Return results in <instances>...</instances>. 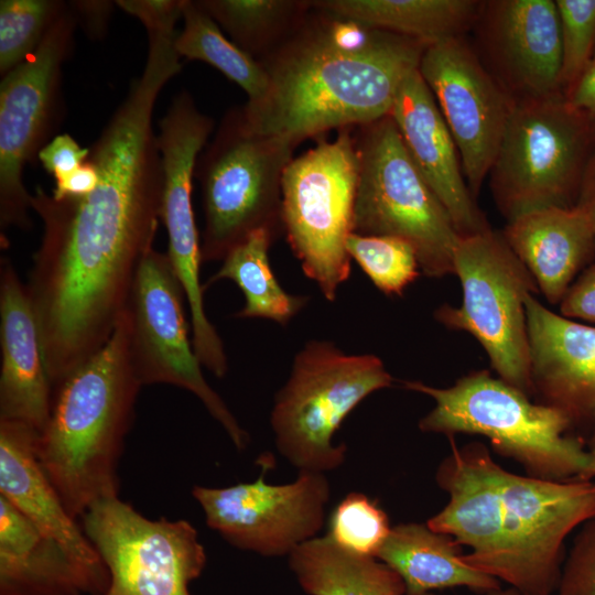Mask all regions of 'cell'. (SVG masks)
I'll list each match as a JSON object with an SVG mask.
<instances>
[{
	"instance_id": "1",
	"label": "cell",
	"mask_w": 595,
	"mask_h": 595,
	"mask_svg": "<svg viewBox=\"0 0 595 595\" xmlns=\"http://www.w3.org/2000/svg\"><path fill=\"white\" fill-rule=\"evenodd\" d=\"M163 87L150 73L131 82L89 148L99 174L89 194L56 199L42 187L32 194L43 234L25 284L53 388L108 342L153 248L161 162L152 118Z\"/></svg>"
},
{
	"instance_id": "2",
	"label": "cell",
	"mask_w": 595,
	"mask_h": 595,
	"mask_svg": "<svg viewBox=\"0 0 595 595\" xmlns=\"http://www.w3.org/2000/svg\"><path fill=\"white\" fill-rule=\"evenodd\" d=\"M426 46L312 3L298 30L259 62L268 87L239 108L244 123L298 145L390 116Z\"/></svg>"
},
{
	"instance_id": "3",
	"label": "cell",
	"mask_w": 595,
	"mask_h": 595,
	"mask_svg": "<svg viewBox=\"0 0 595 595\" xmlns=\"http://www.w3.org/2000/svg\"><path fill=\"white\" fill-rule=\"evenodd\" d=\"M440 463L448 502L426 524L470 552L463 561L521 595L555 593L569 534L595 517V482L548 480L502 468L473 442Z\"/></svg>"
},
{
	"instance_id": "4",
	"label": "cell",
	"mask_w": 595,
	"mask_h": 595,
	"mask_svg": "<svg viewBox=\"0 0 595 595\" xmlns=\"http://www.w3.org/2000/svg\"><path fill=\"white\" fill-rule=\"evenodd\" d=\"M141 387L125 311L108 342L54 388L37 436V458L76 520L95 501L119 496V459Z\"/></svg>"
},
{
	"instance_id": "5",
	"label": "cell",
	"mask_w": 595,
	"mask_h": 595,
	"mask_svg": "<svg viewBox=\"0 0 595 595\" xmlns=\"http://www.w3.org/2000/svg\"><path fill=\"white\" fill-rule=\"evenodd\" d=\"M435 407L419 422L422 432L478 434L500 455L518 462L529 476L566 482L593 479L583 443L566 434L572 425L559 409L533 403L521 390L488 370L473 371L448 388L405 381Z\"/></svg>"
},
{
	"instance_id": "6",
	"label": "cell",
	"mask_w": 595,
	"mask_h": 595,
	"mask_svg": "<svg viewBox=\"0 0 595 595\" xmlns=\"http://www.w3.org/2000/svg\"><path fill=\"white\" fill-rule=\"evenodd\" d=\"M595 158V125L563 93L515 99L489 172L496 205L510 221L576 205Z\"/></svg>"
},
{
	"instance_id": "7",
	"label": "cell",
	"mask_w": 595,
	"mask_h": 595,
	"mask_svg": "<svg viewBox=\"0 0 595 595\" xmlns=\"http://www.w3.org/2000/svg\"><path fill=\"white\" fill-rule=\"evenodd\" d=\"M296 147L247 129L239 108L226 112L195 169L204 210L202 261L223 260L258 229L283 232L282 177Z\"/></svg>"
},
{
	"instance_id": "8",
	"label": "cell",
	"mask_w": 595,
	"mask_h": 595,
	"mask_svg": "<svg viewBox=\"0 0 595 595\" xmlns=\"http://www.w3.org/2000/svg\"><path fill=\"white\" fill-rule=\"evenodd\" d=\"M392 381L375 355H348L331 342L309 340L274 397L270 425L277 450L299 472L340 467L347 446L334 443L335 433L365 398Z\"/></svg>"
},
{
	"instance_id": "9",
	"label": "cell",
	"mask_w": 595,
	"mask_h": 595,
	"mask_svg": "<svg viewBox=\"0 0 595 595\" xmlns=\"http://www.w3.org/2000/svg\"><path fill=\"white\" fill-rule=\"evenodd\" d=\"M354 137L359 172L353 232L408 241L426 277L454 273L462 237L411 160L392 118L354 127Z\"/></svg>"
},
{
	"instance_id": "10",
	"label": "cell",
	"mask_w": 595,
	"mask_h": 595,
	"mask_svg": "<svg viewBox=\"0 0 595 595\" xmlns=\"http://www.w3.org/2000/svg\"><path fill=\"white\" fill-rule=\"evenodd\" d=\"M354 128L293 158L282 177L283 232L304 274L327 301L350 275L347 240L358 185Z\"/></svg>"
},
{
	"instance_id": "11",
	"label": "cell",
	"mask_w": 595,
	"mask_h": 595,
	"mask_svg": "<svg viewBox=\"0 0 595 595\" xmlns=\"http://www.w3.org/2000/svg\"><path fill=\"white\" fill-rule=\"evenodd\" d=\"M461 281L459 307L444 304L435 318L450 329L473 335L500 379L533 394L524 299L539 291L532 274L507 244L489 229L462 237L454 253Z\"/></svg>"
},
{
	"instance_id": "12",
	"label": "cell",
	"mask_w": 595,
	"mask_h": 595,
	"mask_svg": "<svg viewBox=\"0 0 595 595\" xmlns=\"http://www.w3.org/2000/svg\"><path fill=\"white\" fill-rule=\"evenodd\" d=\"M214 130L188 91H178L159 121L162 219L169 239L167 256L181 282L191 314L193 346L202 366L223 378L228 370L224 344L204 307L199 269V235L192 204L198 156Z\"/></svg>"
},
{
	"instance_id": "13",
	"label": "cell",
	"mask_w": 595,
	"mask_h": 595,
	"mask_svg": "<svg viewBox=\"0 0 595 595\" xmlns=\"http://www.w3.org/2000/svg\"><path fill=\"white\" fill-rule=\"evenodd\" d=\"M184 300L183 286L167 253L148 250L138 266L126 306L136 374L142 386L167 383L192 392L236 448L245 450L249 434L202 372L190 337Z\"/></svg>"
},
{
	"instance_id": "14",
	"label": "cell",
	"mask_w": 595,
	"mask_h": 595,
	"mask_svg": "<svg viewBox=\"0 0 595 595\" xmlns=\"http://www.w3.org/2000/svg\"><path fill=\"white\" fill-rule=\"evenodd\" d=\"M77 22L68 4L35 52L1 76L0 229H29L30 194L24 167L53 138L61 119L63 64L74 47Z\"/></svg>"
},
{
	"instance_id": "15",
	"label": "cell",
	"mask_w": 595,
	"mask_h": 595,
	"mask_svg": "<svg viewBox=\"0 0 595 595\" xmlns=\"http://www.w3.org/2000/svg\"><path fill=\"white\" fill-rule=\"evenodd\" d=\"M80 527L110 574L106 595H191L206 552L183 519H149L119 496L91 504Z\"/></svg>"
},
{
	"instance_id": "16",
	"label": "cell",
	"mask_w": 595,
	"mask_h": 595,
	"mask_svg": "<svg viewBox=\"0 0 595 595\" xmlns=\"http://www.w3.org/2000/svg\"><path fill=\"white\" fill-rule=\"evenodd\" d=\"M268 467L263 465L255 482L194 486L192 496L206 524L232 547L268 558L289 556L322 530L331 486L324 473L307 470L292 483L268 484Z\"/></svg>"
},
{
	"instance_id": "17",
	"label": "cell",
	"mask_w": 595,
	"mask_h": 595,
	"mask_svg": "<svg viewBox=\"0 0 595 595\" xmlns=\"http://www.w3.org/2000/svg\"><path fill=\"white\" fill-rule=\"evenodd\" d=\"M418 69L451 131L475 197L489 175L515 99L464 36L426 46Z\"/></svg>"
},
{
	"instance_id": "18",
	"label": "cell",
	"mask_w": 595,
	"mask_h": 595,
	"mask_svg": "<svg viewBox=\"0 0 595 595\" xmlns=\"http://www.w3.org/2000/svg\"><path fill=\"white\" fill-rule=\"evenodd\" d=\"M483 40L493 73L513 99L562 93L561 34L555 1L498 0L484 2Z\"/></svg>"
},
{
	"instance_id": "19",
	"label": "cell",
	"mask_w": 595,
	"mask_h": 595,
	"mask_svg": "<svg viewBox=\"0 0 595 595\" xmlns=\"http://www.w3.org/2000/svg\"><path fill=\"white\" fill-rule=\"evenodd\" d=\"M390 117L411 160L447 210L459 236L491 229L465 182L455 141L418 68L403 80Z\"/></svg>"
},
{
	"instance_id": "20",
	"label": "cell",
	"mask_w": 595,
	"mask_h": 595,
	"mask_svg": "<svg viewBox=\"0 0 595 595\" xmlns=\"http://www.w3.org/2000/svg\"><path fill=\"white\" fill-rule=\"evenodd\" d=\"M533 393L573 423L595 420V326L524 299Z\"/></svg>"
},
{
	"instance_id": "21",
	"label": "cell",
	"mask_w": 595,
	"mask_h": 595,
	"mask_svg": "<svg viewBox=\"0 0 595 595\" xmlns=\"http://www.w3.org/2000/svg\"><path fill=\"white\" fill-rule=\"evenodd\" d=\"M0 420L40 433L51 414L53 386L26 284L8 258L0 267Z\"/></svg>"
},
{
	"instance_id": "22",
	"label": "cell",
	"mask_w": 595,
	"mask_h": 595,
	"mask_svg": "<svg viewBox=\"0 0 595 595\" xmlns=\"http://www.w3.org/2000/svg\"><path fill=\"white\" fill-rule=\"evenodd\" d=\"M110 574L43 534L0 496V595H106Z\"/></svg>"
},
{
	"instance_id": "23",
	"label": "cell",
	"mask_w": 595,
	"mask_h": 595,
	"mask_svg": "<svg viewBox=\"0 0 595 595\" xmlns=\"http://www.w3.org/2000/svg\"><path fill=\"white\" fill-rule=\"evenodd\" d=\"M502 235L551 304H560L581 270L595 256V232L578 205L523 214Z\"/></svg>"
},
{
	"instance_id": "24",
	"label": "cell",
	"mask_w": 595,
	"mask_h": 595,
	"mask_svg": "<svg viewBox=\"0 0 595 595\" xmlns=\"http://www.w3.org/2000/svg\"><path fill=\"white\" fill-rule=\"evenodd\" d=\"M37 436L25 423L0 420V496L75 556L106 566L44 472L36 454Z\"/></svg>"
},
{
	"instance_id": "25",
	"label": "cell",
	"mask_w": 595,
	"mask_h": 595,
	"mask_svg": "<svg viewBox=\"0 0 595 595\" xmlns=\"http://www.w3.org/2000/svg\"><path fill=\"white\" fill-rule=\"evenodd\" d=\"M462 545L426 523H401L391 531L376 558L402 578L407 593L415 595L447 587L488 593L500 582L466 564Z\"/></svg>"
},
{
	"instance_id": "26",
	"label": "cell",
	"mask_w": 595,
	"mask_h": 595,
	"mask_svg": "<svg viewBox=\"0 0 595 595\" xmlns=\"http://www.w3.org/2000/svg\"><path fill=\"white\" fill-rule=\"evenodd\" d=\"M337 15L432 45L464 36L478 21L483 3L474 0H312Z\"/></svg>"
},
{
	"instance_id": "27",
	"label": "cell",
	"mask_w": 595,
	"mask_h": 595,
	"mask_svg": "<svg viewBox=\"0 0 595 595\" xmlns=\"http://www.w3.org/2000/svg\"><path fill=\"white\" fill-rule=\"evenodd\" d=\"M289 566L309 595H405L400 575L379 559L347 550L328 534L315 537L289 556Z\"/></svg>"
},
{
	"instance_id": "28",
	"label": "cell",
	"mask_w": 595,
	"mask_h": 595,
	"mask_svg": "<svg viewBox=\"0 0 595 595\" xmlns=\"http://www.w3.org/2000/svg\"><path fill=\"white\" fill-rule=\"evenodd\" d=\"M274 239L275 236L267 229L250 234L226 255L204 290L219 280H230L245 296L244 307L237 317L288 324L306 305L309 298L290 294L278 282L269 260V248Z\"/></svg>"
},
{
	"instance_id": "29",
	"label": "cell",
	"mask_w": 595,
	"mask_h": 595,
	"mask_svg": "<svg viewBox=\"0 0 595 595\" xmlns=\"http://www.w3.org/2000/svg\"><path fill=\"white\" fill-rule=\"evenodd\" d=\"M228 39L260 62L303 23L311 0H197Z\"/></svg>"
},
{
	"instance_id": "30",
	"label": "cell",
	"mask_w": 595,
	"mask_h": 595,
	"mask_svg": "<svg viewBox=\"0 0 595 595\" xmlns=\"http://www.w3.org/2000/svg\"><path fill=\"white\" fill-rule=\"evenodd\" d=\"M182 20L183 29L174 40L181 58L215 67L245 90L248 101L266 93L268 76L262 65L231 42L197 0H183Z\"/></svg>"
},
{
	"instance_id": "31",
	"label": "cell",
	"mask_w": 595,
	"mask_h": 595,
	"mask_svg": "<svg viewBox=\"0 0 595 595\" xmlns=\"http://www.w3.org/2000/svg\"><path fill=\"white\" fill-rule=\"evenodd\" d=\"M66 7L60 0L0 1L1 76L35 52Z\"/></svg>"
},
{
	"instance_id": "32",
	"label": "cell",
	"mask_w": 595,
	"mask_h": 595,
	"mask_svg": "<svg viewBox=\"0 0 595 595\" xmlns=\"http://www.w3.org/2000/svg\"><path fill=\"white\" fill-rule=\"evenodd\" d=\"M346 247L350 258L386 295L401 296L420 274L414 248L401 238L353 232Z\"/></svg>"
},
{
	"instance_id": "33",
	"label": "cell",
	"mask_w": 595,
	"mask_h": 595,
	"mask_svg": "<svg viewBox=\"0 0 595 595\" xmlns=\"http://www.w3.org/2000/svg\"><path fill=\"white\" fill-rule=\"evenodd\" d=\"M390 531L389 518L378 502L354 491L335 507L327 534L347 550L376 558Z\"/></svg>"
},
{
	"instance_id": "34",
	"label": "cell",
	"mask_w": 595,
	"mask_h": 595,
	"mask_svg": "<svg viewBox=\"0 0 595 595\" xmlns=\"http://www.w3.org/2000/svg\"><path fill=\"white\" fill-rule=\"evenodd\" d=\"M561 34L560 88L567 96L589 68L595 53V0L555 1Z\"/></svg>"
},
{
	"instance_id": "35",
	"label": "cell",
	"mask_w": 595,
	"mask_h": 595,
	"mask_svg": "<svg viewBox=\"0 0 595 595\" xmlns=\"http://www.w3.org/2000/svg\"><path fill=\"white\" fill-rule=\"evenodd\" d=\"M555 595H595V517L582 526L563 562Z\"/></svg>"
},
{
	"instance_id": "36",
	"label": "cell",
	"mask_w": 595,
	"mask_h": 595,
	"mask_svg": "<svg viewBox=\"0 0 595 595\" xmlns=\"http://www.w3.org/2000/svg\"><path fill=\"white\" fill-rule=\"evenodd\" d=\"M127 14L138 19L149 32L176 33L175 25L183 17V0H118Z\"/></svg>"
},
{
	"instance_id": "37",
	"label": "cell",
	"mask_w": 595,
	"mask_h": 595,
	"mask_svg": "<svg viewBox=\"0 0 595 595\" xmlns=\"http://www.w3.org/2000/svg\"><path fill=\"white\" fill-rule=\"evenodd\" d=\"M89 152V148H82L69 133H61L41 149L37 160L56 180L83 165L88 160Z\"/></svg>"
},
{
	"instance_id": "38",
	"label": "cell",
	"mask_w": 595,
	"mask_h": 595,
	"mask_svg": "<svg viewBox=\"0 0 595 595\" xmlns=\"http://www.w3.org/2000/svg\"><path fill=\"white\" fill-rule=\"evenodd\" d=\"M561 315L595 323V262L574 280L560 302Z\"/></svg>"
},
{
	"instance_id": "39",
	"label": "cell",
	"mask_w": 595,
	"mask_h": 595,
	"mask_svg": "<svg viewBox=\"0 0 595 595\" xmlns=\"http://www.w3.org/2000/svg\"><path fill=\"white\" fill-rule=\"evenodd\" d=\"M79 25L91 40H100L107 32L108 22L116 6L113 1L79 0L67 2Z\"/></svg>"
},
{
	"instance_id": "40",
	"label": "cell",
	"mask_w": 595,
	"mask_h": 595,
	"mask_svg": "<svg viewBox=\"0 0 595 595\" xmlns=\"http://www.w3.org/2000/svg\"><path fill=\"white\" fill-rule=\"evenodd\" d=\"M96 166L87 160L73 172L55 180L51 195L56 199L79 198L89 194L98 184Z\"/></svg>"
},
{
	"instance_id": "41",
	"label": "cell",
	"mask_w": 595,
	"mask_h": 595,
	"mask_svg": "<svg viewBox=\"0 0 595 595\" xmlns=\"http://www.w3.org/2000/svg\"><path fill=\"white\" fill-rule=\"evenodd\" d=\"M566 97L574 106L585 111L595 125V64L589 66Z\"/></svg>"
},
{
	"instance_id": "42",
	"label": "cell",
	"mask_w": 595,
	"mask_h": 595,
	"mask_svg": "<svg viewBox=\"0 0 595 595\" xmlns=\"http://www.w3.org/2000/svg\"><path fill=\"white\" fill-rule=\"evenodd\" d=\"M576 205L581 206L589 216L595 232V158L591 162Z\"/></svg>"
},
{
	"instance_id": "43",
	"label": "cell",
	"mask_w": 595,
	"mask_h": 595,
	"mask_svg": "<svg viewBox=\"0 0 595 595\" xmlns=\"http://www.w3.org/2000/svg\"><path fill=\"white\" fill-rule=\"evenodd\" d=\"M593 424H594L593 433L591 436L589 445L587 447L589 462H591V468H589L591 478L595 477V420L593 421Z\"/></svg>"
},
{
	"instance_id": "44",
	"label": "cell",
	"mask_w": 595,
	"mask_h": 595,
	"mask_svg": "<svg viewBox=\"0 0 595 595\" xmlns=\"http://www.w3.org/2000/svg\"><path fill=\"white\" fill-rule=\"evenodd\" d=\"M486 595H521L517 589L508 587L502 589L501 587L486 593Z\"/></svg>"
},
{
	"instance_id": "45",
	"label": "cell",
	"mask_w": 595,
	"mask_h": 595,
	"mask_svg": "<svg viewBox=\"0 0 595 595\" xmlns=\"http://www.w3.org/2000/svg\"><path fill=\"white\" fill-rule=\"evenodd\" d=\"M415 595H436V594H434L433 592H428V593H421V594H415Z\"/></svg>"
},
{
	"instance_id": "46",
	"label": "cell",
	"mask_w": 595,
	"mask_h": 595,
	"mask_svg": "<svg viewBox=\"0 0 595 595\" xmlns=\"http://www.w3.org/2000/svg\"><path fill=\"white\" fill-rule=\"evenodd\" d=\"M593 64H595V53H594V57H593V61H592L591 65H593Z\"/></svg>"
}]
</instances>
